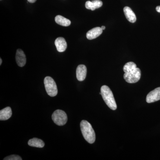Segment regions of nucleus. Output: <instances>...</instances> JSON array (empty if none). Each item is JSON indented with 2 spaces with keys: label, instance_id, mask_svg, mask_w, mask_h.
I'll use <instances>...</instances> for the list:
<instances>
[{
  "label": "nucleus",
  "instance_id": "1",
  "mask_svg": "<svg viewBox=\"0 0 160 160\" xmlns=\"http://www.w3.org/2000/svg\"><path fill=\"white\" fill-rule=\"evenodd\" d=\"M83 137L88 142L92 144L96 139L95 133L91 124L86 120H82L80 124Z\"/></svg>",
  "mask_w": 160,
  "mask_h": 160
},
{
  "label": "nucleus",
  "instance_id": "2",
  "mask_svg": "<svg viewBox=\"0 0 160 160\" xmlns=\"http://www.w3.org/2000/svg\"><path fill=\"white\" fill-rule=\"evenodd\" d=\"M101 95L106 105L110 109L116 110L117 108L116 102L113 93L110 88L107 86H103L101 88Z\"/></svg>",
  "mask_w": 160,
  "mask_h": 160
},
{
  "label": "nucleus",
  "instance_id": "3",
  "mask_svg": "<svg viewBox=\"0 0 160 160\" xmlns=\"http://www.w3.org/2000/svg\"><path fill=\"white\" fill-rule=\"evenodd\" d=\"M44 85L47 94L52 97L56 96L58 94V88L54 80L49 76L44 79Z\"/></svg>",
  "mask_w": 160,
  "mask_h": 160
},
{
  "label": "nucleus",
  "instance_id": "4",
  "mask_svg": "<svg viewBox=\"0 0 160 160\" xmlns=\"http://www.w3.org/2000/svg\"><path fill=\"white\" fill-rule=\"evenodd\" d=\"M52 118L54 123L59 126L65 125L68 120L66 112L60 109H58L52 113Z\"/></svg>",
  "mask_w": 160,
  "mask_h": 160
},
{
  "label": "nucleus",
  "instance_id": "5",
  "mask_svg": "<svg viewBox=\"0 0 160 160\" xmlns=\"http://www.w3.org/2000/svg\"><path fill=\"white\" fill-rule=\"evenodd\" d=\"M141 77V71L137 67L133 71L128 73H125L124 78L127 82L135 83L138 82Z\"/></svg>",
  "mask_w": 160,
  "mask_h": 160
},
{
  "label": "nucleus",
  "instance_id": "6",
  "mask_svg": "<svg viewBox=\"0 0 160 160\" xmlns=\"http://www.w3.org/2000/svg\"><path fill=\"white\" fill-rule=\"evenodd\" d=\"M160 100V87L149 92L146 97V102L148 103L154 102Z\"/></svg>",
  "mask_w": 160,
  "mask_h": 160
},
{
  "label": "nucleus",
  "instance_id": "7",
  "mask_svg": "<svg viewBox=\"0 0 160 160\" xmlns=\"http://www.w3.org/2000/svg\"><path fill=\"white\" fill-rule=\"evenodd\" d=\"M16 61L18 66L23 67L26 65V58L24 52L21 49H18L16 55Z\"/></svg>",
  "mask_w": 160,
  "mask_h": 160
},
{
  "label": "nucleus",
  "instance_id": "8",
  "mask_svg": "<svg viewBox=\"0 0 160 160\" xmlns=\"http://www.w3.org/2000/svg\"><path fill=\"white\" fill-rule=\"evenodd\" d=\"M87 74V68L85 65H80L76 69L77 78L79 81H83L86 78Z\"/></svg>",
  "mask_w": 160,
  "mask_h": 160
},
{
  "label": "nucleus",
  "instance_id": "9",
  "mask_svg": "<svg viewBox=\"0 0 160 160\" xmlns=\"http://www.w3.org/2000/svg\"><path fill=\"white\" fill-rule=\"evenodd\" d=\"M102 29L101 27H97L90 29L86 33V38L89 40L96 38L102 33Z\"/></svg>",
  "mask_w": 160,
  "mask_h": 160
},
{
  "label": "nucleus",
  "instance_id": "10",
  "mask_svg": "<svg viewBox=\"0 0 160 160\" xmlns=\"http://www.w3.org/2000/svg\"><path fill=\"white\" fill-rule=\"evenodd\" d=\"M55 45L59 52H63L67 49V45L66 40L63 38H58L55 41Z\"/></svg>",
  "mask_w": 160,
  "mask_h": 160
},
{
  "label": "nucleus",
  "instance_id": "11",
  "mask_svg": "<svg viewBox=\"0 0 160 160\" xmlns=\"http://www.w3.org/2000/svg\"><path fill=\"white\" fill-rule=\"evenodd\" d=\"M102 2L100 0H93L92 2L91 1L86 2L85 6L86 9L93 11L96 9H98L102 7Z\"/></svg>",
  "mask_w": 160,
  "mask_h": 160
},
{
  "label": "nucleus",
  "instance_id": "12",
  "mask_svg": "<svg viewBox=\"0 0 160 160\" xmlns=\"http://www.w3.org/2000/svg\"><path fill=\"white\" fill-rule=\"evenodd\" d=\"M124 12L126 19L130 22L134 23L136 21V16L131 8L128 6L124 7Z\"/></svg>",
  "mask_w": 160,
  "mask_h": 160
},
{
  "label": "nucleus",
  "instance_id": "13",
  "mask_svg": "<svg viewBox=\"0 0 160 160\" xmlns=\"http://www.w3.org/2000/svg\"><path fill=\"white\" fill-rule=\"evenodd\" d=\"M12 115V111L10 107H7L0 111V120L6 121L9 119Z\"/></svg>",
  "mask_w": 160,
  "mask_h": 160
},
{
  "label": "nucleus",
  "instance_id": "14",
  "mask_svg": "<svg viewBox=\"0 0 160 160\" xmlns=\"http://www.w3.org/2000/svg\"><path fill=\"white\" fill-rule=\"evenodd\" d=\"M28 143V145L32 147L43 148L45 146V143L42 140L37 138H33L29 140Z\"/></svg>",
  "mask_w": 160,
  "mask_h": 160
},
{
  "label": "nucleus",
  "instance_id": "15",
  "mask_svg": "<svg viewBox=\"0 0 160 160\" xmlns=\"http://www.w3.org/2000/svg\"><path fill=\"white\" fill-rule=\"evenodd\" d=\"M55 21L58 24L63 26H69L71 24L70 20L61 15L57 16L55 18Z\"/></svg>",
  "mask_w": 160,
  "mask_h": 160
},
{
  "label": "nucleus",
  "instance_id": "16",
  "mask_svg": "<svg viewBox=\"0 0 160 160\" xmlns=\"http://www.w3.org/2000/svg\"><path fill=\"white\" fill-rule=\"evenodd\" d=\"M137 68V65L133 62H129L126 64L123 67V70L125 73H128L133 71Z\"/></svg>",
  "mask_w": 160,
  "mask_h": 160
},
{
  "label": "nucleus",
  "instance_id": "17",
  "mask_svg": "<svg viewBox=\"0 0 160 160\" xmlns=\"http://www.w3.org/2000/svg\"><path fill=\"white\" fill-rule=\"evenodd\" d=\"M22 159L18 155H11L9 156L6 157L4 160H22Z\"/></svg>",
  "mask_w": 160,
  "mask_h": 160
},
{
  "label": "nucleus",
  "instance_id": "18",
  "mask_svg": "<svg viewBox=\"0 0 160 160\" xmlns=\"http://www.w3.org/2000/svg\"><path fill=\"white\" fill-rule=\"evenodd\" d=\"M156 11L158 12H160V6H158L156 8Z\"/></svg>",
  "mask_w": 160,
  "mask_h": 160
},
{
  "label": "nucleus",
  "instance_id": "19",
  "mask_svg": "<svg viewBox=\"0 0 160 160\" xmlns=\"http://www.w3.org/2000/svg\"><path fill=\"white\" fill-rule=\"evenodd\" d=\"M27 1H28L29 2L33 3L35 2L37 0H27Z\"/></svg>",
  "mask_w": 160,
  "mask_h": 160
},
{
  "label": "nucleus",
  "instance_id": "20",
  "mask_svg": "<svg viewBox=\"0 0 160 160\" xmlns=\"http://www.w3.org/2000/svg\"><path fill=\"white\" fill-rule=\"evenodd\" d=\"M101 28H102V30H104V29H106V27H105V26H102V27H101Z\"/></svg>",
  "mask_w": 160,
  "mask_h": 160
},
{
  "label": "nucleus",
  "instance_id": "21",
  "mask_svg": "<svg viewBox=\"0 0 160 160\" xmlns=\"http://www.w3.org/2000/svg\"><path fill=\"white\" fill-rule=\"evenodd\" d=\"M2 58H0V65H2Z\"/></svg>",
  "mask_w": 160,
  "mask_h": 160
}]
</instances>
